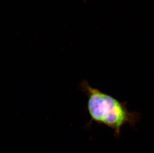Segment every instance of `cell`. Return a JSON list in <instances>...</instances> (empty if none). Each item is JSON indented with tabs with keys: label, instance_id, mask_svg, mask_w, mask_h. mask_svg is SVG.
<instances>
[{
	"label": "cell",
	"instance_id": "6da1fadb",
	"mask_svg": "<svg viewBox=\"0 0 154 153\" xmlns=\"http://www.w3.org/2000/svg\"><path fill=\"white\" fill-rule=\"evenodd\" d=\"M80 88L87 97V110L90 120L112 129L118 137L122 127L129 124L134 127L139 120L140 114L129 111L126 102H121L112 95L90 86L86 80L80 84Z\"/></svg>",
	"mask_w": 154,
	"mask_h": 153
}]
</instances>
